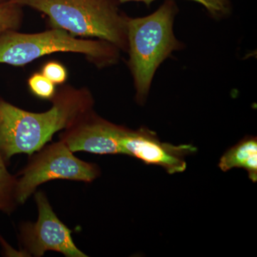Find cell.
<instances>
[{
	"label": "cell",
	"instance_id": "1",
	"mask_svg": "<svg viewBox=\"0 0 257 257\" xmlns=\"http://www.w3.org/2000/svg\"><path fill=\"white\" fill-rule=\"evenodd\" d=\"M51 102L49 110L32 112L0 96V150L7 162L15 155L30 156L38 151L56 133L68 128L94 105L89 89L70 85L57 90Z\"/></svg>",
	"mask_w": 257,
	"mask_h": 257
},
{
	"label": "cell",
	"instance_id": "2",
	"mask_svg": "<svg viewBox=\"0 0 257 257\" xmlns=\"http://www.w3.org/2000/svg\"><path fill=\"white\" fill-rule=\"evenodd\" d=\"M178 8L174 0H165L155 13L143 18H128V66L133 74L139 104L147 100L154 76L160 64L182 44L173 25Z\"/></svg>",
	"mask_w": 257,
	"mask_h": 257
},
{
	"label": "cell",
	"instance_id": "3",
	"mask_svg": "<svg viewBox=\"0 0 257 257\" xmlns=\"http://www.w3.org/2000/svg\"><path fill=\"white\" fill-rule=\"evenodd\" d=\"M46 15L52 28L74 37H94L127 52L128 17L118 0H10Z\"/></svg>",
	"mask_w": 257,
	"mask_h": 257
},
{
	"label": "cell",
	"instance_id": "4",
	"mask_svg": "<svg viewBox=\"0 0 257 257\" xmlns=\"http://www.w3.org/2000/svg\"><path fill=\"white\" fill-rule=\"evenodd\" d=\"M120 50L103 40H87L72 36L60 29L35 34L18 30L0 35V64L23 67L43 56L72 52L81 54L99 68L117 63Z\"/></svg>",
	"mask_w": 257,
	"mask_h": 257
},
{
	"label": "cell",
	"instance_id": "5",
	"mask_svg": "<svg viewBox=\"0 0 257 257\" xmlns=\"http://www.w3.org/2000/svg\"><path fill=\"white\" fill-rule=\"evenodd\" d=\"M100 175L99 166L74 156L61 140L47 144L30 155L28 164L17 177V200L19 205L25 204L40 185L50 181L90 183Z\"/></svg>",
	"mask_w": 257,
	"mask_h": 257
},
{
	"label": "cell",
	"instance_id": "6",
	"mask_svg": "<svg viewBox=\"0 0 257 257\" xmlns=\"http://www.w3.org/2000/svg\"><path fill=\"white\" fill-rule=\"evenodd\" d=\"M38 209L36 222L25 221L19 228L20 253L25 256L42 257L47 251H55L66 257H87L74 243L72 230L55 214L48 198L42 191L34 194Z\"/></svg>",
	"mask_w": 257,
	"mask_h": 257
},
{
	"label": "cell",
	"instance_id": "7",
	"mask_svg": "<svg viewBox=\"0 0 257 257\" xmlns=\"http://www.w3.org/2000/svg\"><path fill=\"white\" fill-rule=\"evenodd\" d=\"M126 127L115 124L91 109L60 135L72 152L99 155H124L121 140Z\"/></svg>",
	"mask_w": 257,
	"mask_h": 257
},
{
	"label": "cell",
	"instance_id": "8",
	"mask_svg": "<svg viewBox=\"0 0 257 257\" xmlns=\"http://www.w3.org/2000/svg\"><path fill=\"white\" fill-rule=\"evenodd\" d=\"M124 155L135 157L146 165L162 167L170 175L187 169L186 157L197 152L192 145H174L161 141L156 133L147 128L126 127L121 140Z\"/></svg>",
	"mask_w": 257,
	"mask_h": 257
},
{
	"label": "cell",
	"instance_id": "9",
	"mask_svg": "<svg viewBox=\"0 0 257 257\" xmlns=\"http://www.w3.org/2000/svg\"><path fill=\"white\" fill-rule=\"evenodd\" d=\"M219 169L226 172L234 168L246 170L248 178L257 182V139L247 136L230 147L221 157Z\"/></svg>",
	"mask_w": 257,
	"mask_h": 257
},
{
	"label": "cell",
	"instance_id": "10",
	"mask_svg": "<svg viewBox=\"0 0 257 257\" xmlns=\"http://www.w3.org/2000/svg\"><path fill=\"white\" fill-rule=\"evenodd\" d=\"M0 150V212L11 214L18 207L17 176L12 175Z\"/></svg>",
	"mask_w": 257,
	"mask_h": 257
},
{
	"label": "cell",
	"instance_id": "11",
	"mask_svg": "<svg viewBox=\"0 0 257 257\" xmlns=\"http://www.w3.org/2000/svg\"><path fill=\"white\" fill-rule=\"evenodd\" d=\"M24 18L23 7L13 1L0 3V35L21 27Z\"/></svg>",
	"mask_w": 257,
	"mask_h": 257
},
{
	"label": "cell",
	"instance_id": "12",
	"mask_svg": "<svg viewBox=\"0 0 257 257\" xmlns=\"http://www.w3.org/2000/svg\"><path fill=\"white\" fill-rule=\"evenodd\" d=\"M28 84L32 94L43 100H52L57 92L55 84L49 80L41 72L32 74L29 77Z\"/></svg>",
	"mask_w": 257,
	"mask_h": 257
},
{
	"label": "cell",
	"instance_id": "13",
	"mask_svg": "<svg viewBox=\"0 0 257 257\" xmlns=\"http://www.w3.org/2000/svg\"><path fill=\"white\" fill-rule=\"evenodd\" d=\"M118 1L119 3L140 2V3H145L147 7H149L156 0H118ZM189 1L195 2L202 5L209 12V13L216 18L224 16L230 11L229 0H189Z\"/></svg>",
	"mask_w": 257,
	"mask_h": 257
},
{
	"label": "cell",
	"instance_id": "14",
	"mask_svg": "<svg viewBox=\"0 0 257 257\" xmlns=\"http://www.w3.org/2000/svg\"><path fill=\"white\" fill-rule=\"evenodd\" d=\"M40 72L55 85L64 84L68 77L65 66L57 61L46 62L42 66Z\"/></svg>",
	"mask_w": 257,
	"mask_h": 257
},
{
	"label": "cell",
	"instance_id": "15",
	"mask_svg": "<svg viewBox=\"0 0 257 257\" xmlns=\"http://www.w3.org/2000/svg\"><path fill=\"white\" fill-rule=\"evenodd\" d=\"M10 1V0H0V3H3V2Z\"/></svg>",
	"mask_w": 257,
	"mask_h": 257
}]
</instances>
